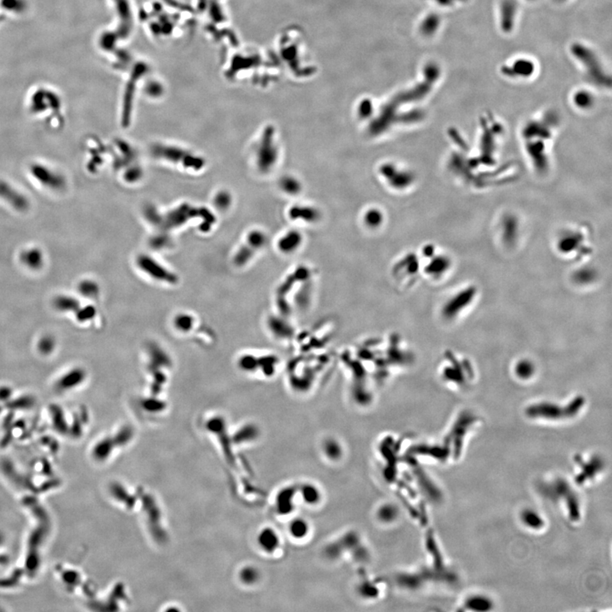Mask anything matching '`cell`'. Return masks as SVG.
I'll use <instances>...</instances> for the list:
<instances>
[{"mask_svg":"<svg viewBox=\"0 0 612 612\" xmlns=\"http://www.w3.org/2000/svg\"><path fill=\"white\" fill-rule=\"evenodd\" d=\"M266 241L265 234L260 231H254L249 234L243 246L239 249L234 256L233 262L236 266L241 267L252 260L257 250H260Z\"/></svg>","mask_w":612,"mask_h":612,"instance_id":"cell-6","label":"cell"},{"mask_svg":"<svg viewBox=\"0 0 612 612\" xmlns=\"http://www.w3.org/2000/svg\"><path fill=\"white\" fill-rule=\"evenodd\" d=\"M153 151L155 155L158 157H162L171 162H180V165L186 168L199 170L203 165L201 158L192 155L188 151H184L183 149L174 146H156Z\"/></svg>","mask_w":612,"mask_h":612,"instance_id":"cell-5","label":"cell"},{"mask_svg":"<svg viewBox=\"0 0 612 612\" xmlns=\"http://www.w3.org/2000/svg\"><path fill=\"white\" fill-rule=\"evenodd\" d=\"M533 371L534 368L528 361H522L517 366V374L524 379L529 378L533 374Z\"/></svg>","mask_w":612,"mask_h":612,"instance_id":"cell-32","label":"cell"},{"mask_svg":"<svg viewBox=\"0 0 612 612\" xmlns=\"http://www.w3.org/2000/svg\"><path fill=\"white\" fill-rule=\"evenodd\" d=\"M280 186L283 191L290 195L300 193L302 188L300 180L294 176H284L281 180Z\"/></svg>","mask_w":612,"mask_h":612,"instance_id":"cell-26","label":"cell"},{"mask_svg":"<svg viewBox=\"0 0 612 612\" xmlns=\"http://www.w3.org/2000/svg\"><path fill=\"white\" fill-rule=\"evenodd\" d=\"M434 252L435 251H433L430 255H424L430 260L426 267L424 268V271L429 276L438 277L446 272V270L450 268L451 261L445 255H439L435 257Z\"/></svg>","mask_w":612,"mask_h":612,"instance_id":"cell-17","label":"cell"},{"mask_svg":"<svg viewBox=\"0 0 612 612\" xmlns=\"http://www.w3.org/2000/svg\"><path fill=\"white\" fill-rule=\"evenodd\" d=\"M379 172L393 188H407L414 183V175L413 173L406 170H400L391 162H387L380 166Z\"/></svg>","mask_w":612,"mask_h":612,"instance_id":"cell-8","label":"cell"},{"mask_svg":"<svg viewBox=\"0 0 612 612\" xmlns=\"http://www.w3.org/2000/svg\"><path fill=\"white\" fill-rule=\"evenodd\" d=\"M148 355V368L151 373L161 370V369H170V366H171L170 355L157 345H151L149 346Z\"/></svg>","mask_w":612,"mask_h":612,"instance_id":"cell-15","label":"cell"},{"mask_svg":"<svg viewBox=\"0 0 612 612\" xmlns=\"http://www.w3.org/2000/svg\"><path fill=\"white\" fill-rule=\"evenodd\" d=\"M256 543L261 552L270 555L276 553L281 546V537L276 529L267 526L258 533Z\"/></svg>","mask_w":612,"mask_h":612,"instance_id":"cell-10","label":"cell"},{"mask_svg":"<svg viewBox=\"0 0 612 612\" xmlns=\"http://www.w3.org/2000/svg\"><path fill=\"white\" fill-rule=\"evenodd\" d=\"M585 234L582 232L581 230L568 229L559 235V240L557 241L558 249L563 254L570 253V251L573 252L577 248L580 249L581 247L578 246V244L583 246V242H585Z\"/></svg>","mask_w":612,"mask_h":612,"instance_id":"cell-11","label":"cell"},{"mask_svg":"<svg viewBox=\"0 0 612 612\" xmlns=\"http://www.w3.org/2000/svg\"><path fill=\"white\" fill-rule=\"evenodd\" d=\"M473 294H474V291L471 289H468L465 291L461 292V294H458L457 296L452 299L450 302H448L445 305V309L443 310L444 315L447 317H454L459 310L464 309L466 307V305L471 301Z\"/></svg>","mask_w":612,"mask_h":612,"instance_id":"cell-18","label":"cell"},{"mask_svg":"<svg viewBox=\"0 0 612 612\" xmlns=\"http://www.w3.org/2000/svg\"><path fill=\"white\" fill-rule=\"evenodd\" d=\"M523 140H525V149L533 167L543 172L549 166L548 147L552 140L553 131L543 120H530L523 127Z\"/></svg>","mask_w":612,"mask_h":612,"instance_id":"cell-1","label":"cell"},{"mask_svg":"<svg viewBox=\"0 0 612 612\" xmlns=\"http://www.w3.org/2000/svg\"><path fill=\"white\" fill-rule=\"evenodd\" d=\"M137 265L141 271L155 281L170 285H175L179 281L176 274L148 255H141L137 260Z\"/></svg>","mask_w":612,"mask_h":612,"instance_id":"cell-4","label":"cell"},{"mask_svg":"<svg viewBox=\"0 0 612 612\" xmlns=\"http://www.w3.org/2000/svg\"><path fill=\"white\" fill-rule=\"evenodd\" d=\"M297 498H299L297 488L287 487L280 491L276 498V511L281 514H289L294 512Z\"/></svg>","mask_w":612,"mask_h":612,"instance_id":"cell-13","label":"cell"},{"mask_svg":"<svg viewBox=\"0 0 612 612\" xmlns=\"http://www.w3.org/2000/svg\"><path fill=\"white\" fill-rule=\"evenodd\" d=\"M241 583L246 585H254L259 582L260 578V570L255 566H246L239 574Z\"/></svg>","mask_w":612,"mask_h":612,"instance_id":"cell-27","label":"cell"},{"mask_svg":"<svg viewBox=\"0 0 612 612\" xmlns=\"http://www.w3.org/2000/svg\"><path fill=\"white\" fill-rule=\"evenodd\" d=\"M375 516L377 520L383 525H392L400 519V509L395 503L387 502L379 505Z\"/></svg>","mask_w":612,"mask_h":612,"instance_id":"cell-16","label":"cell"},{"mask_svg":"<svg viewBox=\"0 0 612 612\" xmlns=\"http://www.w3.org/2000/svg\"><path fill=\"white\" fill-rule=\"evenodd\" d=\"M383 220H384L383 214L380 212V210H376V209L369 210L364 215V221L366 223V225H369V227H372V228H377L380 226L383 223Z\"/></svg>","mask_w":612,"mask_h":612,"instance_id":"cell-29","label":"cell"},{"mask_svg":"<svg viewBox=\"0 0 612 612\" xmlns=\"http://www.w3.org/2000/svg\"><path fill=\"white\" fill-rule=\"evenodd\" d=\"M310 522L304 517H295L290 520L288 525V533L294 540H305L310 535Z\"/></svg>","mask_w":612,"mask_h":612,"instance_id":"cell-19","label":"cell"},{"mask_svg":"<svg viewBox=\"0 0 612 612\" xmlns=\"http://www.w3.org/2000/svg\"><path fill=\"white\" fill-rule=\"evenodd\" d=\"M573 105L579 110H590L594 106V97L588 90H578L573 95Z\"/></svg>","mask_w":612,"mask_h":612,"instance_id":"cell-25","label":"cell"},{"mask_svg":"<svg viewBox=\"0 0 612 612\" xmlns=\"http://www.w3.org/2000/svg\"><path fill=\"white\" fill-rule=\"evenodd\" d=\"M0 198L20 212L26 211L30 206L27 196L5 180H0Z\"/></svg>","mask_w":612,"mask_h":612,"instance_id":"cell-9","label":"cell"},{"mask_svg":"<svg viewBox=\"0 0 612 612\" xmlns=\"http://www.w3.org/2000/svg\"><path fill=\"white\" fill-rule=\"evenodd\" d=\"M30 172L32 177L46 188L61 191L66 186V179L48 166L35 164L30 169Z\"/></svg>","mask_w":612,"mask_h":612,"instance_id":"cell-7","label":"cell"},{"mask_svg":"<svg viewBox=\"0 0 612 612\" xmlns=\"http://www.w3.org/2000/svg\"><path fill=\"white\" fill-rule=\"evenodd\" d=\"M292 220H301L305 222L314 223L320 219V212L310 206H294L289 211Z\"/></svg>","mask_w":612,"mask_h":612,"instance_id":"cell-22","label":"cell"},{"mask_svg":"<svg viewBox=\"0 0 612 612\" xmlns=\"http://www.w3.org/2000/svg\"><path fill=\"white\" fill-rule=\"evenodd\" d=\"M21 262L31 269H37L42 266L44 256L39 249H28L24 250L21 255Z\"/></svg>","mask_w":612,"mask_h":612,"instance_id":"cell-24","label":"cell"},{"mask_svg":"<svg viewBox=\"0 0 612 612\" xmlns=\"http://www.w3.org/2000/svg\"><path fill=\"white\" fill-rule=\"evenodd\" d=\"M302 236L297 231H290L285 234L278 241V248L284 254H292L300 248Z\"/></svg>","mask_w":612,"mask_h":612,"instance_id":"cell-23","label":"cell"},{"mask_svg":"<svg viewBox=\"0 0 612 612\" xmlns=\"http://www.w3.org/2000/svg\"><path fill=\"white\" fill-rule=\"evenodd\" d=\"M298 495L300 500L309 507L318 506L322 500V492L318 485L314 483L305 482L297 488Z\"/></svg>","mask_w":612,"mask_h":612,"instance_id":"cell-14","label":"cell"},{"mask_svg":"<svg viewBox=\"0 0 612 612\" xmlns=\"http://www.w3.org/2000/svg\"><path fill=\"white\" fill-rule=\"evenodd\" d=\"M273 129H266L256 149V164L263 172H267L276 165L278 150L275 142Z\"/></svg>","mask_w":612,"mask_h":612,"instance_id":"cell-3","label":"cell"},{"mask_svg":"<svg viewBox=\"0 0 612 612\" xmlns=\"http://www.w3.org/2000/svg\"><path fill=\"white\" fill-rule=\"evenodd\" d=\"M503 72L505 76L513 78H526L535 72V65L527 59H518L510 65L503 66Z\"/></svg>","mask_w":612,"mask_h":612,"instance_id":"cell-12","label":"cell"},{"mask_svg":"<svg viewBox=\"0 0 612 612\" xmlns=\"http://www.w3.org/2000/svg\"><path fill=\"white\" fill-rule=\"evenodd\" d=\"M557 2H564L565 0H556Z\"/></svg>","mask_w":612,"mask_h":612,"instance_id":"cell-33","label":"cell"},{"mask_svg":"<svg viewBox=\"0 0 612 612\" xmlns=\"http://www.w3.org/2000/svg\"><path fill=\"white\" fill-rule=\"evenodd\" d=\"M142 406L146 411L150 412V413H159V412L165 410L166 404L165 401L157 399L153 395L152 397H149L146 400H144L142 402Z\"/></svg>","mask_w":612,"mask_h":612,"instance_id":"cell-30","label":"cell"},{"mask_svg":"<svg viewBox=\"0 0 612 612\" xmlns=\"http://www.w3.org/2000/svg\"><path fill=\"white\" fill-rule=\"evenodd\" d=\"M257 435V429L253 425H245L236 433L238 437V440H249L254 439Z\"/></svg>","mask_w":612,"mask_h":612,"instance_id":"cell-31","label":"cell"},{"mask_svg":"<svg viewBox=\"0 0 612 612\" xmlns=\"http://www.w3.org/2000/svg\"><path fill=\"white\" fill-rule=\"evenodd\" d=\"M516 5L514 0H504L501 5L500 21L504 31H510L513 28L514 18L516 16Z\"/></svg>","mask_w":612,"mask_h":612,"instance_id":"cell-20","label":"cell"},{"mask_svg":"<svg viewBox=\"0 0 612 612\" xmlns=\"http://www.w3.org/2000/svg\"><path fill=\"white\" fill-rule=\"evenodd\" d=\"M321 452L329 461L338 462L344 456V448L339 440L328 438L321 445Z\"/></svg>","mask_w":612,"mask_h":612,"instance_id":"cell-21","label":"cell"},{"mask_svg":"<svg viewBox=\"0 0 612 612\" xmlns=\"http://www.w3.org/2000/svg\"><path fill=\"white\" fill-rule=\"evenodd\" d=\"M175 329H177L179 331L184 332V333H188L191 331L195 324V318L191 315L189 314H180L176 315V317L174 321Z\"/></svg>","mask_w":612,"mask_h":612,"instance_id":"cell-28","label":"cell"},{"mask_svg":"<svg viewBox=\"0 0 612 612\" xmlns=\"http://www.w3.org/2000/svg\"><path fill=\"white\" fill-rule=\"evenodd\" d=\"M572 53L581 65L584 67L586 75L592 83L598 86L606 87L610 85V78L604 72V67L599 62L596 54L588 46L580 43L574 44L572 47Z\"/></svg>","mask_w":612,"mask_h":612,"instance_id":"cell-2","label":"cell"}]
</instances>
